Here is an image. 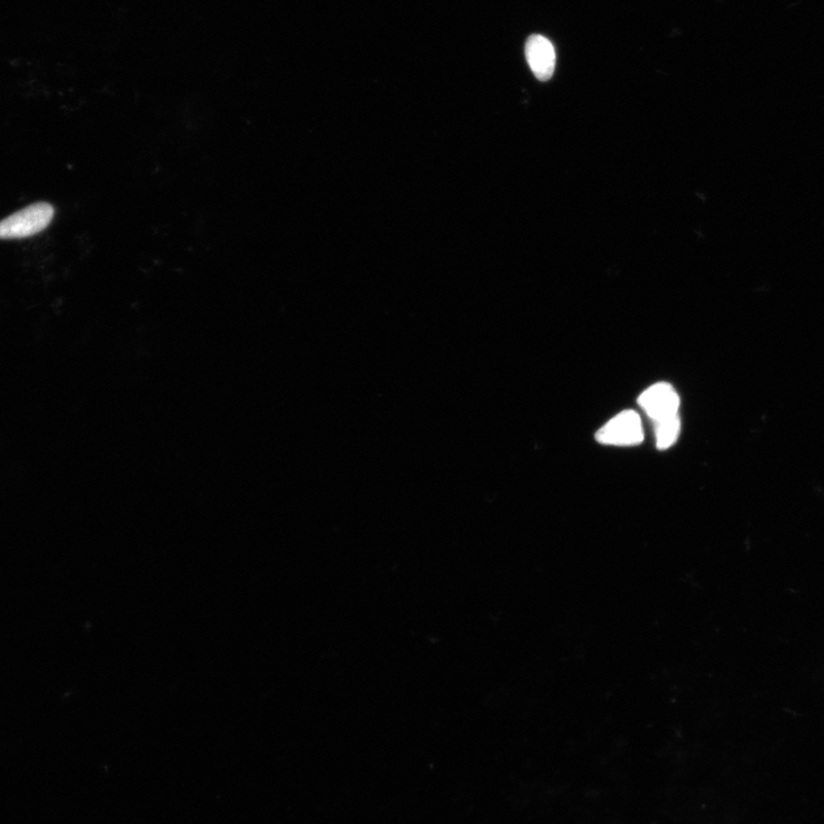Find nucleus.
<instances>
[{"label":"nucleus","mask_w":824,"mask_h":824,"mask_svg":"<svg viewBox=\"0 0 824 824\" xmlns=\"http://www.w3.org/2000/svg\"><path fill=\"white\" fill-rule=\"evenodd\" d=\"M56 210L49 203H34L0 221V240L26 239L49 228Z\"/></svg>","instance_id":"f257e3e1"},{"label":"nucleus","mask_w":824,"mask_h":824,"mask_svg":"<svg viewBox=\"0 0 824 824\" xmlns=\"http://www.w3.org/2000/svg\"><path fill=\"white\" fill-rule=\"evenodd\" d=\"M595 438L599 443L605 445H639L644 441L642 419L635 411H623L599 430Z\"/></svg>","instance_id":"f03ea898"},{"label":"nucleus","mask_w":824,"mask_h":824,"mask_svg":"<svg viewBox=\"0 0 824 824\" xmlns=\"http://www.w3.org/2000/svg\"><path fill=\"white\" fill-rule=\"evenodd\" d=\"M639 403L654 423L679 416L681 399L676 390L667 383H659L647 389Z\"/></svg>","instance_id":"7ed1b4c3"},{"label":"nucleus","mask_w":824,"mask_h":824,"mask_svg":"<svg viewBox=\"0 0 824 824\" xmlns=\"http://www.w3.org/2000/svg\"><path fill=\"white\" fill-rule=\"evenodd\" d=\"M526 58L535 77L546 82L555 69V51L552 43L540 34L531 36L526 43Z\"/></svg>","instance_id":"20e7f679"},{"label":"nucleus","mask_w":824,"mask_h":824,"mask_svg":"<svg viewBox=\"0 0 824 824\" xmlns=\"http://www.w3.org/2000/svg\"><path fill=\"white\" fill-rule=\"evenodd\" d=\"M682 423L680 416L670 418L655 423L656 445L660 451L671 448L677 442Z\"/></svg>","instance_id":"39448f33"}]
</instances>
